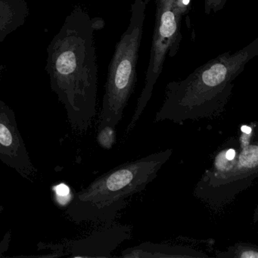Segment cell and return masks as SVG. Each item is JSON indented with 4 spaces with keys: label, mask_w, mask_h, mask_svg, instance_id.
<instances>
[{
    "label": "cell",
    "mask_w": 258,
    "mask_h": 258,
    "mask_svg": "<svg viewBox=\"0 0 258 258\" xmlns=\"http://www.w3.org/2000/svg\"><path fill=\"white\" fill-rule=\"evenodd\" d=\"M103 27L102 19H91L81 7H75L47 49L51 90L64 105L72 130L82 134L90 129L96 114L94 31Z\"/></svg>",
    "instance_id": "1"
},
{
    "label": "cell",
    "mask_w": 258,
    "mask_h": 258,
    "mask_svg": "<svg viewBox=\"0 0 258 258\" xmlns=\"http://www.w3.org/2000/svg\"><path fill=\"white\" fill-rule=\"evenodd\" d=\"M257 55L256 37L234 53L228 51L209 60L185 79L168 83L155 121L181 123L220 115L232 96L234 81Z\"/></svg>",
    "instance_id": "2"
},
{
    "label": "cell",
    "mask_w": 258,
    "mask_h": 258,
    "mask_svg": "<svg viewBox=\"0 0 258 258\" xmlns=\"http://www.w3.org/2000/svg\"><path fill=\"white\" fill-rule=\"evenodd\" d=\"M172 154V149L160 151L104 173L72 196L66 215L75 223L114 221L129 199L157 177Z\"/></svg>",
    "instance_id": "3"
},
{
    "label": "cell",
    "mask_w": 258,
    "mask_h": 258,
    "mask_svg": "<svg viewBox=\"0 0 258 258\" xmlns=\"http://www.w3.org/2000/svg\"><path fill=\"white\" fill-rule=\"evenodd\" d=\"M253 129L243 126L238 139H232L217 154L211 167L199 179L195 197L213 208L229 205L250 186L258 176V143Z\"/></svg>",
    "instance_id": "4"
},
{
    "label": "cell",
    "mask_w": 258,
    "mask_h": 258,
    "mask_svg": "<svg viewBox=\"0 0 258 258\" xmlns=\"http://www.w3.org/2000/svg\"><path fill=\"white\" fill-rule=\"evenodd\" d=\"M150 0H133L127 28L117 42L108 66L98 130H115L137 83L139 52Z\"/></svg>",
    "instance_id": "5"
},
{
    "label": "cell",
    "mask_w": 258,
    "mask_h": 258,
    "mask_svg": "<svg viewBox=\"0 0 258 258\" xmlns=\"http://www.w3.org/2000/svg\"><path fill=\"white\" fill-rule=\"evenodd\" d=\"M182 16L177 0H156L155 29L144 87L137 100V107L124 137L132 132L150 101L154 87L162 73L166 57L168 55L173 58L179 51L182 40Z\"/></svg>",
    "instance_id": "6"
},
{
    "label": "cell",
    "mask_w": 258,
    "mask_h": 258,
    "mask_svg": "<svg viewBox=\"0 0 258 258\" xmlns=\"http://www.w3.org/2000/svg\"><path fill=\"white\" fill-rule=\"evenodd\" d=\"M132 226L113 221L102 224L86 238L69 240L61 244H39V248H49L58 256L70 257H112L114 252L122 243L132 236Z\"/></svg>",
    "instance_id": "7"
},
{
    "label": "cell",
    "mask_w": 258,
    "mask_h": 258,
    "mask_svg": "<svg viewBox=\"0 0 258 258\" xmlns=\"http://www.w3.org/2000/svg\"><path fill=\"white\" fill-rule=\"evenodd\" d=\"M0 161L31 181L37 173L16 121L14 111L0 100Z\"/></svg>",
    "instance_id": "8"
},
{
    "label": "cell",
    "mask_w": 258,
    "mask_h": 258,
    "mask_svg": "<svg viewBox=\"0 0 258 258\" xmlns=\"http://www.w3.org/2000/svg\"><path fill=\"white\" fill-rule=\"evenodd\" d=\"M120 256L127 258H205L204 252L185 246L157 244L150 241L125 249Z\"/></svg>",
    "instance_id": "9"
},
{
    "label": "cell",
    "mask_w": 258,
    "mask_h": 258,
    "mask_svg": "<svg viewBox=\"0 0 258 258\" xmlns=\"http://www.w3.org/2000/svg\"><path fill=\"white\" fill-rule=\"evenodd\" d=\"M28 14L25 0H0V43L25 24Z\"/></svg>",
    "instance_id": "10"
},
{
    "label": "cell",
    "mask_w": 258,
    "mask_h": 258,
    "mask_svg": "<svg viewBox=\"0 0 258 258\" xmlns=\"http://www.w3.org/2000/svg\"><path fill=\"white\" fill-rule=\"evenodd\" d=\"M219 258H257L258 247L254 244L238 243L217 253Z\"/></svg>",
    "instance_id": "11"
},
{
    "label": "cell",
    "mask_w": 258,
    "mask_h": 258,
    "mask_svg": "<svg viewBox=\"0 0 258 258\" xmlns=\"http://www.w3.org/2000/svg\"><path fill=\"white\" fill-rule=\"evenodd\" d=\"M97 141L104 149H111L115 143V130L108 127L98 130Z\"/></svg>",
    "instance_id": "12"
},
{
    "label": "cell",
    "mask_w": 258,
    "mask_h": 258,
    "mask_svg": "<svg viewBox=\"0 0 258 258\" xmlns=\"http://www.w3.org/2000/svg\"><path fill=\"white\" fill-rule=\"evenodd\" d=\"M70 188L66 184H59L54 188L55 199L60 205H66L70 202L73 195H70Z\"/></svg>",
    "instance_id": "13"
},
{
    "label": "cell",
    "mask_w": 258,
    "mask_h": 258,
    "mask_svg": "<svg viewBox=\"0 0 258 258\" xmlns=\"http://www.w3.org/2000/svg\"><path fill=\"white\" fill-rule=\"evenodd\" d=\"M228 0H204V12L207 16L223 10Z\"/></svg>",
    "instance_id": "14"
},
{
    "label": "cell",
    "mask_w": 258,
    "mask_h": 258,
    "mask_svg": "<svg viewBox=\"0 0 258 258\" xmlns=\"http://www.w3.org/2000/svg\"><path fill=\"white\" fill-rule=\"evenodd\" d=\"M10 241H11V232L9 231L4 235L2 241H0V257L4 256V253L8 250Z\"/></svg>",
    "instance_id": "15"
},
{
    "label": "cell",
    "mask_w": 258,
    "mask_h": 258,
    "mask_svg": "<svg viewBox=\"0 0 258 258\" xmlns=\"http://www.w3.org/2000/svg\"><path fill=\"white\" fill-rule=\"evenodd\" d=\"M3 69H4V66L0 64V81H1V75H2Z\"/></svg>",
    "instance_id": "16"
}]
</instances>
